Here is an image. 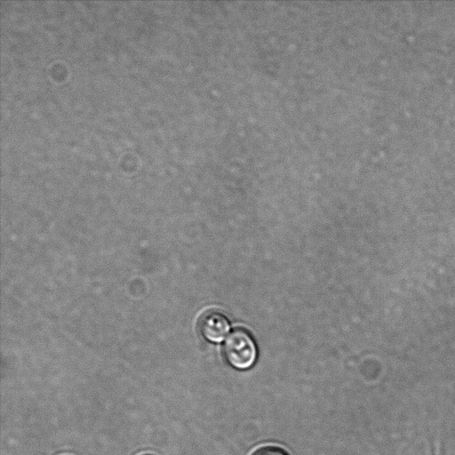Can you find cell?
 <instances>
[{
    "instance_id": "cell-1",
    "label": "cell",
    "mask_w": 455,
    "mask_h": 455,
    "mask_svg": "<svg viewBox=\"0 0 455 455\" xmlns=\"http://www.w3.org/2000/svg\"><path fill=\"white\" fill-rule=\"evenodd\" d=\"M224 355L233 368L243 371L253 366L258 357V349L249 332L235 330L226 339Z\"/></svg>"
},
{
    "instance_id": "cell-2",
    "label": "cell",
    "mask_w": 455,
    "mask_h": 455,
    "mask_svg": "<svg viewBox=\"0 0 455 455\" xmlns=\"http://www.w3.org/2000/svg\"><path fill=\"white\" fill-rule=\"evenodd\" d=\"M230 323L228 318L219 312L206 314L201 323V332L210 342L220 343L228 336Z\"/></svg>"
},
{
    "instance_id": "cell-3",
    "label": "cell",
    "mask_w": 455,
    "mask_h": 455,
    "mask_svg": "<svg viewBox=\"0 0 455 455\" xmlns=\"http://www.w3.org/2000/svg\"><path fill=\"white\" fill-rule=\"evenodd\" d=\"M252 455H288L284 451L278 447L267 446L254 451Z\"/></svg>"
},
{
    "instance_id": "cell-4",
    "label": "cell",
    "mask_w": 455,
    "mask_h": 455,
    "mask_svg": "<svg viewBox=\"0 0 455 455\" xmlns=\"http://www.w3.org/2000/svg\"><path fill=\"white\" fill-rule=\"evenodd\" d=\"M146 455H149V454H146Z\"/></svg>"
}]
</instances>
